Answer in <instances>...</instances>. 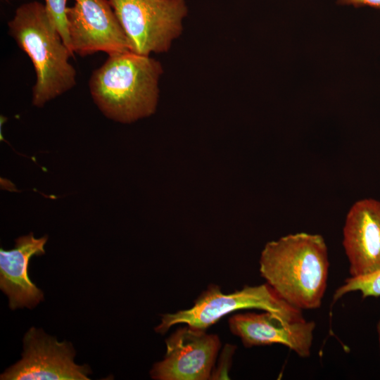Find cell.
I'll list each match as a JSON object with an SVG mask.
<instances>
[{"label": "cell", "mask_w": 380, "mask_h": 380, "mask_svg": "<svg viewBox=\"0 0 380 380\" xmlns=\"http://www.w3.org/2000/svg\"><path fill=\"white\" fill-rule=\"evenodd\" d=\"M259 264L261 276L289 305L301 310L321 306L329 267L321 235L300 232L268 242Z\"/></svg>", "instance_id": "obj_1"}, {"label": "cell", "mask_w": 380, "mask_h": 380, "mask_svg": "<svg viewBox=\"0 0 380 380\" xmlns=\"http://www.w3.org/2000/svg\"><path fill=\"white\" fill-rule=\"evenodd\" d=\"M161 63L131 51L109 55L91 74L89 87L102 113L121 123L148 117L156 110Z\"/></svg>", "instance_id": "obj_2"}, {"label": "cell", "mask_w": 380, "mask_h": 380, "mask_svg": "<svg viewBox=\"0 0 380 380\" xmlns=\"http://www.w3.org/2000/svg\"><path fill=\"white\" fill-rule=\"evenodd\" d=\"M8 27L9 34L28 55L34 68V106L43 107L75 86L77 72L69 63L73 53L63 42L45 4H22Z\"/></svg>", "instance_id": "obj_3"}, {"label": "cell", "mask_w": 380, "mask_h": 380, "mask_svg": "<svg viewBox=\"0 0 380 380\" xmlns=\"http://www.w3.org/2000/svg\"><path fill=\"white\" fill-rule=\"evenodd\" d=\"M253 308L271 312L291 320L304 318L301 310L284 300L267 283L246 286L227 294L222 293L219 286L210 284L191 308L163 315L155 331L164 334L171 327L179 324L206 330L232 312Z\"/></svg>", "instance_id": "obj_4"}, {"label": "cell", "mask_w": 380, "mask_h": 380, "mask_svg": "<svg viewBox=\"0 0 380 380\" xmlns=\"http://www.w3.org/2000/svg\"><path fill=\"white\" fill-rule=\"evenodd\" d=\"M129 51L149 56L167 52L182 32L185 0H109Z\"/></svg>", "instance_id": "obj_5"}, {"label": "cell", "mask_w": 380, "mask_h": 380, "mask_svg": "<svg viewBox=\"0 0 380 380\" xmlns=\"http://www.w3.org/2000/svg\"><path fill=\"white\" fill-rule=\"evenodd\" d=\"M22 359L1 374V380H88L87 365L74 362L75 350L42 329L30 328L23 338Z\"/></svg>", "instance_id": "obj_6"}, {"label": "cell", "mask_w": 380, "mask_h": 380, "mask_svg": "<svg viewBox=\"0 0 380 380\" xmlns=\"http://www.w3.org/2000/svg\"><path fill=\"white\" fill-rule=\"evenodd\" d=\"M66 16L73 53L86 56L102 51L109 56L130 51L109 0H75Z\"/></svg>", "instance_id": "obj_7"}, {"label": "cell", "mask_w": 380, "mask_h": 380, "mask_svg": "<svg viewBox=\"0 0 380 380\" xmlns=\"http://www.w3.org/2000/svg\"><path fill=\"white\" fill-rule=\"evenodd\" d=\"M166 353L150 372L156 380L210 379L221 346L217 335L186 324L166 340Z\"/></svg>", "instance_id": "obj_8"}, {"label": "cell", "mask_w": 380, "mask_h": 380, "mask_svg": "<svg viewBox=\"0 0 380 380\" xmlns=\"http://www.w3.org/2000/svg\"><path fill=\"white\" fill-rule=\"evenodd\" d=\"M315 326L305 318L291 320L268 311L236 314L229 319L231 332L245 347L281 344L300 357L310 355Z\"/></svg>", "instance_id": "obj_9"}, {"label": "cell", "mask_w": 380, "mask_h": 380, "mask_svg": "<svg viewBox=\"0 0 380 380\" xmlns=\"http://www.w3.org/2000/svg\"><path fill=\"white\" fill-rule=\"evenodd\" d=\"M343 246L352 277L380 270V201L372 198L356 201L347 213Z\"/></svg>", "instance_id": "obj_10"}, {"label": "cell", "mask_w": 380, "mask_h": 380, "mask_svg": "<svg viewBox=\"0 0 380 380\" xmlns=\"http://www.w3.org/2000/svg\"><path fill=\"white\" fill-rule=\"evenodd\" d=\"M47 236L37 239L32 233L15 239V247L0 251V288L8 298L11 310L32 308L44 299V293L30 279L27 270L33 255L44 254Z\"/></svg>", "instance_id": "obj_11"}, {"label": "cell", "mask_w": 380, "mask_h": 380, "mask_svg": "<svg viewBox=\"0 0 380 380\" xmlns=\"http://www.w3.org/2000/svg\"><path fill=\"white\" fill-rule=\"evenodd\" d=\"M353 291L361 293L362 298L379 297L380 270L362 277H348L344 284L335 291L332 298V304L344 295Z\"/></svg>", "instance_id": "obj_12"}, {"label": "cell", "mask_w": 380, "mask_h": 380, "mask_svg": "<svg viewBox=\"0 0 380 380\" xmlns=\"http://www.w3.org/2000/svg\"><path fill=\"white\" fill-rule=\"evenodd\" d=\"M67 1L68 0H45V6L52 18L63 42L71 50L67 25Z\"/></svg>", "instance_id": "obj_13"}, {"label": "cell", "mask_w": 380, "mask_h": 380, "mask_svg": "<svg viewBox=\"0 0 380 380\" xmlns=\"http://www.w3.org/2000/svg\"><path fill=\"white\" fill-rule=\"evenodd\" d=\"M236 350V346L231 344L225 345L219 358L217 367L213 369L211 379H229V369L232 363V357Z\"/></svg>", "instance_id": "obj_14"}, {"label": "cell", "mask_w": 380, "mask_h": 380, "mask_svg": "<svg viewBox=\"0 0 380 380\" xmlns=\"http://www.w3.org/2000/svg\"><path fill=\"white\" fill-rule=\"evenodd\" d=\"M342 5H350L355 7L369 6L380 9V0H336Z\"/></svg>", "instance_id": "obj_15"}, {"label": "cell", "mask_w": 380, "mask_h": 380, "mask_svg": "<svg viewBox=\"0 0 380 380\" xmlns=\"http://www.w3.org/2000/svg\"><path fill=\"white\" fill-rule=\"evenodd\" d=\"M376 330H377L378 336H379V348H380V320H379V321L378 322V323H377V325H376Z\"/></svg>", "instance_id": "obj_16"}]
</instances>
